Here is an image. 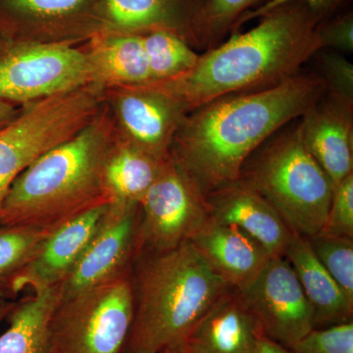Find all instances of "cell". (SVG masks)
I'll return each instance as SVG.
<instances>
[{"mask_svg":"<svg viewBox=\"0 0 353 353\" xmlns=\"http://www.w3.org/2000/svg\"><path fill=\"white\" fill-rule=\"evenodd\" d=\"M132 276L134 320L125 353L174 350L231 289L192 241L138 255Z\"/></svg>","mask_w":353,"mask_h":353,"instance_id":"4","label":"cell"},{"mask_svg":"<svg viewBox=\"0 0 353 353\" xmlns=\"http://www.w3.org/2000/svg\"><path fill=\"white\" fill-rule=\"evenodd\" d=\"M170 352H171V350H170ZM172 353H173V352H172Z\"/></svg>","mask_w":353,"mask_h":353,"instance_id":"37","label":"cell"},{"mask_svg":"<svg viewBox=\"0 0 353 353\" xmlns=\"http://www.w3.org/2000/svg\"><path fill=\"white\" fill-rule=\"evenodd\" d=\"M166 157H152L126 139L116 141L104 167V183L113 202L139 204Z\"/></svg>","mask_w":353,"mask_h":353,"instance_id":"23","label":"cell"},{"mask_svg":"<svg viewBox=\"0 0 353 353\" xmlns=\"http://www.w3.org/2000/svg\"><path fill=\"white\" fill-rule=\"evenodd\" d=\"M160 353H172V352H170V350H164V352H160Z\"/></svg>","mask_w":353,"mask_h":353,"instance_id":"36","label":"cell"},{"mask_svg":"<svg viewBox=\"0 0 353 353\" xmlns=\"http://www.w3.org/2000/svg\"><path fill=\"white\" fill-rule=\"evenodd\" d=\"M320 69L327 87V94L336 99L353 102V66L338 51L321 50Z\"/></svg>","mask_w":353,"mask_h":353,"instance_id":"29","label":"cell"},{"mask_svg":"<svg viewBox=\"0 0 353 353\" xmlns=\"http://www.w3.org/2000/svg\"><path fill=\"white\" fill-rule=\"evenodd\" d=\"M266 0H205L192 32L194 48L208 50L234 31L238 21Z\"/></svg>","mask_w":353,"mask_h":353,"instance_id":"25","label":"cell"},{"mask_svg":"<svg viewBox=\"0 0 353 353\" xmlns=\"http://www.w3.org/2000/svg\"><path fill=\"white\" fill-rule=\"evenodd\" d=\"M241 180L271 204L297 236L322 231L334 185L308 152L296 126L266 141L241 168Z\"/></svg>","mask_w":353,"mask_h":353,"instance_id":"5","label":"cell"},{"mask_svg":"<svg viewBox=\"0 0 353 353\" xmlns=\"http://www.w3.org/2000/svg\"><path fill=\"white\" fill-rule=\"evenodd\" d=\"M285 257L312 309L314 329L352 321L353 301L316 259L307 239L296 236Z\"/></svg>","mask_w":353,"mask_h":353,"instance_id":"19","label":"cell"},{"mask_svg":"<svg viewBox=\"0 0 353 353\" xmlns=\"http://www.w3.org/2000/svg\"><path fill=\"white\" fill-rule=\"evenodd\" d=\"M211 220L240 228L273 257H285L297 234L256 190L239 179L205 196Z\"/></svg>","mask_w":353,"mask_h":353,"instance_id":"13","label":"cell"},{"mask_svg":"<svg viewBox=\"0 0 353 353\" xmlns=\"http://www.w3.org/2000/svg\"><path fill=\"white\" fill-rule=\"evenodd\" d=\"M321 50L352 53L353 51V12H336L316 28Z\"/></svg>","mask_w":353,"mask_h":353,"instance_id":"31","label":"cell"},{"mask_svg":"<svg viewBox=\"0 0 353 353\" xmlns=\"http://www.w3.org/2000/svg\"><path fill=\"white\" fill-rule=\"evenodd\" d=\"M240 292L218 299L173 353H254L263 336Z\"/></svg>","mask_w":353,"mask_h":353,"instance_id":"15","label":"cell"},{"mask_svg":"<svg viewBox=\"0 0 353 353\" xmlns=\"http://www.w3.org/2000/svg\"><path fill=\"white\" fill-rule=\"evenodd\" d=\"M152 82H163L185 74L196 63L199 53L180 37L166 31L141 34Z\"/></svg>","mask_w":353,"mask_h":353,"instance_id":"24","label":"cell"},{"mask_svg":"<svg viewBox=\"0 0 353 353\" xmlns=\"http://www.w3.org/2000/svg\"><path fill=\"white\" fill-rule=\"evenodd\" d=\"M190 241L211 268L238 290L250 285L273 257L240 228L212 220Z\"/></svg>","mask_w":353,"mask_h":353,"instance_id":"17","label":"cell"},{"mask_svg":"<svg viewBox=\"0 0 353 353\" xmlns=\"http://www.w3.org/2000/svg\"><path fill=\"white\" fill-rule=\"evenodd\" d=\"M134 309L132 269L61 299L50 319L52 353H125Z\"/></svg>","mask_w":353,"mask_h":353,"instance_id":"7","label":"cell"},{"mask_svg":"<svg viewBox=\"0 0 353 353\" xmlns=\"http://www.w3.org/2000/svg\"><path fill=\"white\" fill-rule=\"evenodd\" d=\"M292 1H303L308 8L317 16L320 22L328 19L334 14L339 12V10L345 6L348 0H266L261 6L256 7L250 12L245 13L243 17L236 23L234 31L238 30L241 26L245 24L254 19H259L265 14L270 12L273 9L285 6Z\"/></svg>","mask_w":353,"mask_h":353,"instance_id":"32","label":"cell"},{"mask_svg":"<svg viewBox=\"0 0 353 353\" xmlns=\"http://www.w3.org/2000/svg\"><path fill=\"white\" fill-rule=\"evenodd\" d=\"M90 54L97 80L134 85L152 82L141 34L114 31L97 32Z\"/></svg>","mask_w":353,"mask_h":353,"instance_id":"22","label":"cell"},{"mask_svg":"<svg viewBox=\"0 0 353 353\" xmlns=\"http://www.w3.org/2000/svg\"><path fill=\"white\" fill-rule=\"evenodd\" d=\"M103 13L104 0H0V30L77 27L92 15L103 24Z\"/></svg>","mask_w":353,"mask_h":353,"instance_id":"20","label":"cell"},{"mask_svg":"<svg viewBox=\"0 0 353 353\" xmlns=\"http://www.w3.org/2000/svg\"><path fill=\"white\" fill-rule=\"evenodd\" d=\"M115 143L112 127L99 113L16 179L0 206V226L52 232L85 211L113 202L104 183V167Z\"/></svg>","mask_w":353,"mask_h":353,"instance_id":"3","label":"cell"},{"mask_svg":"<svg viewBox=\"0 0 353 353\" xmlns=\"http://www.w3.org/2000/svg\"><path fill=\"white\" fill-rule=\"evenodd\" d=\"M13 303H2V301L0 303V322L7 318V316H8L9 312H10L11 309L13 307Z\"/></svg>","mask_w":353,"mask_h":353,"instance_id":"35","label":"cell"},{"mask_svg":"<svg viewBox=\"0 0 353 353\" xmlns=\"http://www.w3.org/2000/svg\"><path fill=\"white\" fill-rule=\"evenodd\" d=\"M320 20L303 1H292L259 18L245 32L199 54L183 75L145 87L171 97L188 114L229 95L254 92L299 74L321 50L316 28Z\"/></svg>","mask_w":353,"mask_h":353,"instance_id":"2","label":"cell"},{"mask_svg":"<svg viewBox=\"0 0 353 353\" xmlns=\"http://www.w3.org/2000/svg\"><path fill=\"white\" fill-rule=\"evenodd\" d=\"M239 292L264 336L287 350L314 330L312 309L285 257H272Z\"/></svg>","mask_w":353,"mask_h":353,"instance_id":"10","label":"cell"},{"mask_svg":"<svg viewBox=\"0 0 353 353\" xmlns=\"http://www.w3.org/2000/svg\"><path fill=\"white\" fill-rule=\"evenodd\" d=\"M290 353H353V321L314 329Z\"/></svg>","mask_w":353,"mask_h":353,"instance_id":"28","label":"cell"},{"mask_svg":"<svg viewBox=\"0 0 353 353\" xmlns=\"http://www.w3.org/2000/svg\"><path fill=\"white\" fill-rule=\"evenodd\" d=\"M323 233L353 240V174L334 188Z\"/></svg>","mask_w":353,"mask_h":353,"instance_id":"30","label":"cell"},{"mask_svg":"<svg viewBox=\"0 0 353 353\" xmlns=\"http://www.w3.org/2000/svg\"><path fill=\"white\" fill-rule=\"evenodd\" d=\"M327 94L315 73L229 95L185 114L170 148L179 168L204 196L236 182L252 153Z\"/></svg>","mask_w":353,"mask_h":353,"instance_id":"1","label":"cell"},{"mask_svg":"<svg viewBox=\"0 0 353 353\" xmlns=\"http://www.w3.org/2000/svg\"><path fill=\"white\" fill-rule=\"evenodd\" d=\"M94 81L90 55L65 41L9 39L0 43V101L29 103Z\"/></svg>","mask_w":353,"mask_h":353,"instance_id":"8","label":"cell"},{"mask_svg":"<svg viewBox=\"0 0 353 353\" xmlns=\"http://www.w3.org/2000/svg\"><path fill=\"white\" fill-rule=\"evenodd\" d=\"M204 1L104 0L103 30L131 34L170 32L194 48L192 32Z\"/></svg>","mask_w":353,"mask_h":353,"instance_id":"18","label":"cell"},{"mask_svg":"<svg viewBox=\"0 0 353 353\" xmlns=\"http://www.w3.org/2000/svg\"><path fill=\"white\" fill-rule=\"evenodd\" d=\"M19 111L11 102L0 101V130L8 125L18 115Z\"/></svg>","mask_w":353,"mask_h":353,"instance_id":"33","label":"cell"},{"mask_svg":"<svg viewBox=\"0 0 353 353\" xmlns=\"http://www.w3.org/2000/svg\"><path fill=\"white\" fill-rule=\"evenodd\" d=\"M126 141L157 158L170 154L176 130L185 113L176 101L145 85L130 87L117 101Z\"/></svg>","mask_w":353,"mask_h":353,"instance_id":"16","label":"cell"},{"mask_svg":"<svg viewBox=\"0 0 353 353\" xmlns=\"http://www.w3.org/2000/svg\"><path fill=\"white\" fill-rule=\"evenodd\" d=\"M109 204L76 216L46 236L28 263L9 282L7 292L17 294L57 288L73 270L101 224Z\"/></svg>","mask_w":353,"mask_h":353,"instance_id":"12","label":"cell"},{"mask_svg":"<svg viewBox=\"0 0 353 353\" xmlns=\"http://www.w3.org/2000/svg\"><path fill=\"white\" fill-rule=\"evenodd\" d=\"M210 220L205 196L169 154L139 204L136 257L178 248Z\"/></svg>","mask_w":353,"mask_h":353,"instance_id":"9","label":"cell"},{"mask_svg":"<svg viewBox=\"0 0 353 353\" xmlns=\"http://www.w3.org/2000/svg\"><path fill=\"white\" fill-rule=\"evenodd\" d=\"M139 204L111 202L73 270L57 287L59 301L131 270L137 253Z\"/></svg>","mask_w":353,"mask_h":353,"instance_id":"11","label":"cell"},{"mask_svg":"<svg viewBox=\"0 0 353 353\" xmlns=\"http://www.w3.org/2000/svg\"><path fill=\"white\" fill-rule=\"evenodd\" d=\"M299 127L334 188L353 174V102L326 94L301 116Z\"/></svg>","mask_w":353,"mask_h":353,"instance_id":"14","label":"cell"},{"mask_svg":"<svg viewBox=\"0 0 353 353\" xmlns=\"http://www.w3.org/2000/svg\"><path fill=\"white\" fill-rule=\"evenodd\" d=\"M58 301L53 288L14 304L7 316L8 328L0 334V353H52L50 325Z\"/></svg>","mask_w":353,"mask_h":353,"instance_id":"21","label":"cell"},{"mask_svg":"<svg viewBox=\"0 0 353 353\" xmlns=\"http://www.w3.org/2000/svg\"><path fill=\"white\" fill-rule=\"evenodd\" d=\"M316 259L353 301V240L319 232L306 238Z\"/></svg>","mask_w":353,"mask_h":353,"instance_id":"27","label":"cell"},{"mask_svg":"<svg viewBox=\"0 0 353 353\" xmlns=\"http://www.w3.org/2000/svg\"><path fill=\"white\" fill-rule=\"evenodd\" d=\"M254 353H290V352L263 336L260 339Z\"/></svg>","mask_w":353,"mask_h":353,"instance_id":"34","label":"cell"},{"mask_svg":"<svg viewBox=\"0 0 353 353\" xmlns=\"http://www.w3.org/2000/svg\"><path fill=\"white\" fill-rule=\"evenodd\" d=\"M95 85L26 103L0 130V206L11 185L44 153L73 138L101 113Z\"/></svg>","mask_w":353,"mask_h":353,"instance_id":"6","label":"cell"},{"mask_svg":"<svg viewBox=\"0 0 353 353\" xmlns=\"http://www.w3.org/2000/svg\"><path fill=\"white\" fill-rule=\"evenodd\" d=\"M51 232L31 228L0 226V292L28 263Z\"/></svg>","mask_w":353,"mask_h":353,"instance_id":"26","label":"cell"}]
</instances>
